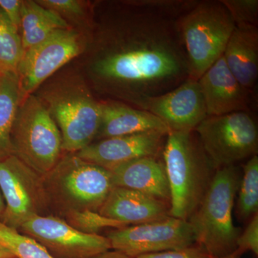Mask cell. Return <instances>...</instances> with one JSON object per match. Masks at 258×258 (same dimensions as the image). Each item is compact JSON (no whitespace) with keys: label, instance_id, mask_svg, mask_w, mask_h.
I'll return each mask as SVG.
<instances>
[{"label":"cell","instance_id":"cell-29","mask_svg":"<svg viewBox=\"0 0 258 258\" xmlns=\"http://www.w3.org/2000/svg\"><path fill=\"white\" fill-rule=\"evenodd\" d=\"M253 252L258 255V215L255 214L249 220L248 225L243 232H241L237 240L235 252L242 255L244 252Z\"/></svg>","mask_w":258,"mask_h":258},{"label":"cell","instance_id":"cell-20","mask_svg":"<svg viewBox=\"0 0 258 258\" xmlns=\"http://www.w3.org/2000/svg\"><path fill=\"white\" fill-rule=\"evenodd\" d=\"M71 28L68 22L36 1L22 0V44L24 51L45 40L57 30Z\"/></svg>","mask_w":258,"mask_h":258},{"label":"cell","instance_id":"cell-26","mask_svg":"<svg viewBox=\"0 0 258 258\" xmlns=\"http://www.w3.org/2000/svg\"><path fill=\"white\" fill-rule=\"evenodd\" d=\"M235 27H258V0H220Z\"/></svg>","mask_w":258,"mask_h":258},{"label":"cell","instance_id":"cell-23","mask_svg":"<svg viewBox=\"0 0 258 258\" xmlns=\"http://www.w3.org/2000/svg\"><path fill=\"white\" fill-rule=\"evenodd\" d=\"M21 36L0 8V69L3 72H15L23 57Z\"/></svg>","mask_w":258,"mask_h":258},{"label":"cell","instance_id":"cell-17","mask_svg":"<svg viewBox=\"0 0 258 258\" xmlns=\"http://www.w3.org/2000/svg\"><path fill=\"white\" fill-rule=\"evenodd\" d=\"M110 172L114 186L135 190L170 206V188L161 157L139 158L120 164Z\"/></svg>","mask_w":258,"mask_h":258},{"label":"cell","instance_id":"cell-22","mask_svg":"<svg viewBox=\"0 0 258 258\" xmlns=\"http://www.w3.org/2000/svg\"><path fill=\"white\" fill-rule=\"evenodd\" d=\"M242 170L236 214L241 221L244 222L250 220L258 212L257 155L247 159Z\"/></svg>","mask_w":258,"mask_h":258},{"label":"cell","instance_id":"cell-7","mask_svg":"<svg viewBox=\"0 0 258 258\" xmlns=\"http://www.w3.org/2000/svg\"><path fill=\"white\" fill-rule=\"evenodd\" d=\"M10 139L13 155L41 176L51 170L63 154L58 127L33 94L20 101Z\"/></svg>","mask_w":258,"mask_h":258},{"label":"cell","instance_id":"cell-18","mask_svg":"<svg viewBox=\"0 0 258 258\" xmlns=\"http://www.w3.org/2000/svg\"><path fill=\"white\" fill-rule=\"evenodd\" d=\"M101 123L94 142L152 131L169 132L165 123L156 115L128 103L108 100L101 101Z\"/></svg>","mask_w":258,"mask_h":258},{"label":"cell","instance_id":"cell-2","mask_svg":"<svg viewBox=\"0 0 258 258\" xmlns=\"http://www.w3.org/2000/svg\"><path fill=\"white\" fill-rule=\"evenodd\" d=\"M170 188V216L188 221L216 169L194 132H169L162 153Z\"/></svg>","mask_w":258,"mask_h":258},{"label":"cell","instance_id":"cell-24","mask_svg":"<svg viewBox=\"0 0 258 258\" xmlns=\"http://www.w3.org/2000/svg\"><path fill=\"white\" fill-rule=\"evenodd\" d=\"M0 244L16 258H53L37 241L1 222Z\"/></svg>","mask_w":258,"mask_h":258},{"label":"cell","instance_id":"cell-32","mask_svg":"<svg viewBox=\"0 0 258 258\" xmlns=\"http://www.w3.org/2000/svg\"><path fill=\"white\" fill-rule=\"evenodd\" d=\"M92 258H132L126 255V254L114 250V249H109L106 252H102L101 254H97Z\"/></svg>","mask_w":258,"mask_h":258},{"label":"cell","instance_id":"cell-9","mask_svg":"<svg viewBox=\"0 0 258 258\" xmlns=\"http://www.w3.org/2000/svg\"><path fill=\"white\" fill-rule=\"evenodd\" d=\"M0 191L5 209L0 222L19 230L29 219L51 212L42 176L13 155L0 161Z\"/></svg>","mask_w":258,"mask_h":258},{"label":"cell","instance_id":"cell-1","mask_svg":"<svg viewBox=\"0 0 258 258\" xmlns=\"http://www.w3.org/2000/svg\"><path fill=\"white\" fill-rule=\"evenodd\" d=\"M120 28L104 30V45L93 64L103 91L142 109L153 97L174 89L189 77L177 19L123 2Z\"/></svg>","mask_w":258,"mask_h":258},{"label":"cell","instance_id":"cell-36","mask_svg":"<svg viewBox=\"0 0 258 258\" xmlns=\"http://www.w3.org/2000/svg\"><path fill=\"white\" fill-rule=\"evenodd\" d=\"M4 73L5 72H3L1 69H0V79H1L2 76H3V74H4Z\"/></svg>","mask_w":258,"mask_h":258},{"label":"cell","instance_id":"cell-30","mask_svg":"<svg viewBox=\"0 0 258 258\" xmlns=\"http://www.w3.org/2000/svg\"><path fill=\"white\" fill-rule=\"evenodd\" d=\"M137 258H212L210 254L198 244L184 248L171 249L164 252L143 254Z\"/></svg>","mask_w":258,"mask_h":258},{"label":"cell","instance_id":"cell-4","mask_svg":"<svg viewBox=\"0 0 258 258\" xmlns=\"http://www.w3.org/2000/svg\"><path fill=\"white\" fill-rule=\"evenodd\" d=\"M37 97L60 130L63 152L75 154L94 142L101 123V101L81 78L57 80Z\"/></svg>","mask_w":258,"mask_h":258},{"label":"cell","instance_id":"cell-19","mask_svg":"<svg viewBox=\"0 0 258 258\" xmlns=\"http://www.w3.org/2000/svg\"><path fill=\"white\" fill-rule=\"evenodd\" d=\"M222 56L238 82L254 91L258 78V27H235Z\"/></svg>","mask_w":258,"mask_h":258},{"label":"cell","instance_id":"cell-8","mask_svg":"<svg viewBox=\"0 0 258 258\" xmlns=\"http://www.w3.org/2000/svg\"><path fill=\"white\" fill-rule=\"evenodd\" d=\"M195 132L216 170L257 155V124L249 112L207 116Z\"/></svg>","mask_w":258,"mask_h":258},{"label":"cell","instance_id":"cell-34","mask_svg":"<svg viewBox=\"0 0 258 258\" xmlns=\"http://www.w3.org/2000/svg\"><path fill=\"white\" fill-rule=\"evenodd\" d=\"M5 209V203L4 198H3V195H2L1 191H0V218L2 215L4 213Z\"/></svg>","mask_w":258,"mask_h":258},{"label":"cell","instance_id":"cell-28","mask_svg":"<svg viewBox=\"0 0 258 258\" xmlns=\"http://www.w3.org/2000/svg\"><path fill=\"white\" fill-rule=\"evenodd\" d=\"M134 2L136 4L176 19L187 13L198 3V0H134Z\"/></svg>","mask_w":258,"mask_h":258},{"label":"cell","instance_id":"cell-15","mask_svg":"<svg viewBox=\"0 0 258 258\" xmlns=\"http://www.w3.org/2000/svg\"><path fill=\"white\" fill-rule=\"evenodd\" d=\"M208 116L252 111L254 91L242 86L227 68L223 56L198 80Z\"/></svg>","mask_w":258,"mask_h":258},{"label":"cell","instance_id":"cell-6","mask_svg":"<svg viewBox=\"0 0 258 258\" xmlns=\"http://www.w3.org/2000/svg\"><path fill=\"white\" fill-rule=\"evenodd\" d=\"M177 23L189 63V78L198 81L223 55L235 23L220 0H198Z\"/></svg>","mask_w":258,"mask_h":258},{"label":"cell","instance_id":"cell-33","mask_svg":"<svg viewBox=\"0 0 258 258\" xmlns=\"http://www.w3.org/2000/svg\"><path fill=\"white\" fill-rule=\"evenodd\" d=\"M0 258H16L11 252L0 244Z\"/></svg>","mask_w":258,"mask_h":258},{"label":"cell","instance_id":"cell-3","mask_svg":"<svg viewBox=\"0 0 258 258\" xmlns=\"http://www.w3.org/2000/svg\"><path fill=\"white\" fill-rule=\"evenodd\" d=\"M42 182L51 215L61 218L72 212H98L114 187L109 171L74 153L63 152Z\"/></svg>","mask_w":258,"mask_h":258},{"label":"cell","instance_id":"cell-25","mask_svg":"<svg viewBox=\"0 0 258 258\" xmlns=\"http://www.w3.org/2000/svg\"><path fill=\"white\" fill-rule=\"evenodd\" d=\"M62 219L76 230L91 235L98 234L106 228L119 229L128 226L92 211L70 212Z\"/></svg>","mask_w":258,"mask_h":258},{"label":"cell","instance_id":"cell-31","mask_svg":"<svg viewBox=\"0 0 258 258\" xmlns=\"http://www.w3.org/2000/svg\"><path fill=\"white\" fill-rule=\"evenodd\" d=\"M22 0H0V8L18 31L21 28Z\"/></svg>","mask_w":258,"mask_h":258},{"label":"cell","instance_id":"cell-12","mask_svg":"<svg viewBox=\"0 0 258 258\" xmlns=\"http://www.w3.org/2000/svg\"><path fill=\"white\" fill-rule=\"evenodd\" d=\"M18 231L37 241L53 258H92L111 249L106 236L83 233L55 215L32 217Z\"/></svg>","mask_w":258,"mask_h":258},{"label":"cell","instance_id":"cell-16","mask_svg":"<svg viewBox=\"0 0 258 258\" xmlns=\"http://www.w3.org/2000/svg\"><path fill=\"white\" fill-rule=\"evenodd\" d=\"M98 213L128 226L138 225L170 217V206L135 190L114 186Z\"/></svg>","mask_w":258,"mask_h":258},{"label":"cell","instance_id":"cell-5","mask_svg":"<svg viewBox=\"0 0 258 258\" xmlns=\"http://www.w3.org/2000/svg\"><path fill=\"white\" fill-rule=\"evenodd\" d=\"M242 171L237 165L217 169L203 201L189 223L196 243L212 258L235 252L241 230L232 220V210L240 186Z\"/></svg>","mask_w":258,"mask_h":258},{"label":"cell","instance_id":"cell-27","mask_svg":"<svg viewBox=\"0 0 258 258\" xmlns=\"http://www.w3.org/2000/svg\"><path fill=\"white\" fill-rule=\"evenodd\" d=\"M38 4L55 12L66 22L71 20L81 22V20L88 23V5L79 0H38Z\"/></svg>","mask_w":258,"mask_h":258},{"label":"cell","instance_id":"cell-14","mask_svg":"<svg viewBox=\"0 0 258 258\" xmlns=\"http://www.w3.org/2000/svg\"><path fill=\"white\" fill-rule=\"evenodd\" d=\"M142 109L162 120L169 132H194L208 116L198 81L190 78L169 92L149 98Z\"/></svg>","mask_w":258,"mask_h":258},{"label":"cell","instance_id":"cell-35","mask_svg":"<svg viewBox=\"0 0 258 258\" xmlns=\"http://www.w3.org/2000/svg\"><path fill=\"white\" fill-rule=\"evenodd\" d=\"M220 258H241V255L235 252L232 254H229V255L225 256V257Z\"/></svg>","mask_w":258,"mask_h":258},{"label":"cell","instance_id":"cell-21","mask_svg":"<svg viewBox=\"0 0 258 258\" xmlns=\"http://www.w3.org/2000/svg\"><path fill=\"white\" fill-rule=\"evenodd\" d=\"M20 100L18 74L5 72L0 79V161L13 155L10 134Z\"/></svg>","mask_w":258,"mask_h":258},{"label":"cell","instance_id":"cell-10","mask_svg":"<svg viewBox=\"0 0 258 258\" xmlns=\"http://www.w3.org/2000/svg\"><path fill=\"white\" fill-rule=\"evenodd\" d=\"M86 37L76 29H60L24 51L17 69L20 101L33 93L54 73L84 50Z\"/></svg>","mask_w":258,"mask_h":258},{"label":"cell","instance_id":"cell-13","mask_svg":"<svg viewBox=\"0 0 258 258\" xmlns=\"http://www.w3.org/2000/svg\"><path fill=\"white\" fill-rule=\"evenodd\" d=\"M168 133L152 131L101 139L75 153L83 160L111 171L143 157H161Z\"/></svg>","mask_w":258,"mask_h":258},{"label":"cell","instance_id":"cell-11","mask_svg":"<svg viewBox=\"0 0 258 258\" xmlns=\"http://www.w3.org/2000/svg\"><path fill=\"white\" fill-rule=\"evenodd\" d=\"M106 237L110 241L111 249L132 258L196 244L189 222L171 216L150 223L113 229Z\"/></svg>","mask_w":258,"mask_h":258}]
</instances>
